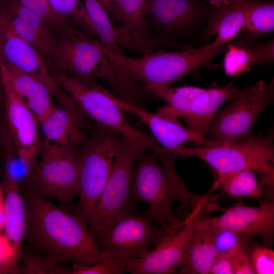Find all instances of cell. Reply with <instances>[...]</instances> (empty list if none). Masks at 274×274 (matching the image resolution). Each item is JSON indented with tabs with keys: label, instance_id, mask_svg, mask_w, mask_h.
<instances>
[{
	"label": "cell",
	"instance_id": "cell-32",
	"mask_svg": "<svg viewBox=\"0 0 274 274\" xmlns=\"http://www.w3.org/2000/svg\"><path fill=\"white\" fill-rule=\"evenodd\" d=\"M50 25L58 33L63 32L72 23L57 14L52 8L48 0H19Z\"/></svg>",
	"mask_w": 274,
	"mask_h": 274
},
{
	"label": "cell",
	"instance_id": "cell-29",
	"mask_svg": "<svg viewBox=\"0 0 274 274\" xmlns=\"http://www.w3.org/2000/svg\"><path fill=\"white\" fill-rule=\"evenodd\" d=\"M244 26L253 38L273 31V1L250 0L246 12Z\"/></svg>",
	"mask_w": 274,
	"mask_h": 274
},
{
	"label": "cell",
	"instance_id": "cell-21",
	"mask_svg": "<svg viewBox=\"0 0 274 274\" xmlns=\"http://www.w3.org/2000/svg\"><path fill=\"white\" fill-rule=\"evenodd\" d=\"M19 185L17 182L4 176V236L11 244L17 260L27 228L26 207Z\"/></svg>",
	"mask_w": 274,
	"mask_h": 274
},
{
	"label": "cell",
	"instance_id": "cell-23",
	"mask_svg": "<svg viewBox=\"0 0 274 274\" xmlns=\"http://www.w3.org/2000/svg\"><path fill=\"white\" fill-rule=\"evenodd\" d=\"M3 62L15 90L40 122L57 107L52 101V95L36 78Z\"/></svg>",
	"mask_w": 274,
	"mask_h": 274
},
{
	"label": "cell",
	"instance_id": "cell-36",
	"mask_svg": "<svg viewBox=\"0 0 274 274\" xmlns=\"http://www.w3.org/2000/svg\"><path fill=\"white\" fill-rule=\"evenodd\" d=\"M254 273H274V250L265 246L255 245L249 251Z\"/></svg>",
	"mask_w": 274,
	"mask_h": 274
},
{
	"label": "cell",
	"instance_id": "cell-37",
	"mask_svg": "<svg viewBox=\"0 0 274 274\" xmlns=\"http://www.w3.org/2000/svg\"><path fill=\"white\" fill-rule=\"evenodd\" d=\"M209 274H234L233 268L227 252H218Z\"/></svg>",
	"mask_w": 274,
	"mask_h": 274
},
{
	"label": "cell",
	"instance_id": "cell-42",
	"mask_svg": "<svg viewBox=\"0 0 274 274\" xmlns=\"http://www.w3.org/2000/svg\"><path fill=\"white\" fill-rule=\"evenodd\" d=\"M2 91V81H1V56H0V96L1 95V92Z\"/></svg>",
	"mask_w": 274,
	"mask_h": 274
},
{
	"label": "cell",
	"instance_id": "cell-30",
	"mask_svg": "<svg viewBox=\"0 0 274 274\" xmlns=\"http://www.w3.org/2000/svg\"><path fill=\"white\" fill-rule=\"evenodd\" d=\"M206 90L194 86L169 87L154 94L167 102L179 118H183L189 113L194 101Z\"/></svg>",
	"mask_w": 274,
	"mask_h": 274
},
{
	"label": "cell",
	"instance_id": "cell-7",
	"mask_svg": "<svg viewBox=\"0 0 274 274\" xmlns=\"http://www.w3.org/2000/svg\"><path fill=\"white\" fill-rule=\"evenodd\" d=\"M91 233L102 252L103 260L138 259L154 249L160 239V229L145 211L117 212Z\"/></svg>",
	"mask_w": 274,
	"mask_h": 274
},
{
	"label": "cell",
	"instance_id": "cell-5",
	"mask_svg": "<svg viewBox=\"0 0 274 274\" xmlns=\"http://www.w3.org/2000/svg\"><path fill=\"white\" fill-rule=\"evenodd\" d=\"M162 150L175 157H194L206 162L217 173L251 169L261 177L263 186L272 188L274 184V143L273 136L252 135L237 142L216 146L188 148L180 146Z\"/></svg>",
	"mask_w": 274,
	"mask_h": 274
},
{
	"label": "cell",
	"instance_id": "cell-25",
	"mask_svg": "<svg viewBox=\"0 0 274 274\" xmlns=\"http://www.w3.org/2000/svg\"><path fill=\"white\" fill-rule=\"evenodd\" d=\"M273 41L253 45L228 44L223 60L225 74L230 76L249 72L252 67L273 61Z\"/></svg>",
	"mask_w": 274,
	"mask_h": 274
},
{
	"label": "cell",
	"instance_id": "cell-9",
	"mask_svg": "<svg viewBox=\"0 0 274 274\" xmlns=\"http://www.w3.org/2000/svg\"><path fill=\"white\" fill-rule=\"evenodd\" d=\"M274 83L261 80L252 87H245L226 107L217 110L207 134L220 144L237 142L252 135L254 124L260 114L273 102Z\"/></svg>",
	"mask_w": 274,
	"mask_h": 274
},
{
	"label": "cell",
	"instance_id": "cell-39",
	"mask_svg": "<svg viewBox=\"0 0 274 274\" xmlns=\"http://www.w3.org/2000/svg\"><path fill=\"white\" fill-rule=\"evenodd\" d=\"M5 221L4 192L0 184V232L4 230Z\"/></svg>",
	"mask_w": 274,
	"mask_h": 274
},
{
	"label": "cell",
	"instance_id": "cell-43",
	"mask_svg": "<svg viewBox=\"0 0 274 274\" xmlns=\"http://www.w3.org/2000/svg\"><path fill=\"white\" fill-rule=\"evenodd\" d=\"M4 133H3V134H2V133L0 132V148L2 146L1 145L2 144V140H3L2 137L4 136Z\"/></svg>",
	"mask_w": 274,
	"mask_h": 274
},
{
	"label": "cell",
	"instance_id": "cell-33",
	"mask_svg": "<svg viewBox=\"0 0 274 274\" xmlns=\"http://www.w3.org/2000/svg\"><path fill=\"white\" fill-rule=\"evenodd\" d=\"M23 255L24 272L26 273H68L69 269L63 268L46 256L31 249Z\"/></svg>",
	"mask_w": 274,
	"mask_h": 274
},
{
	"label": "cell",
	"instance_id": "cell-16",
	"mask_svg": "<svg viewBox=\"0 0 274 274\" xmlns=\"http://www.w3.org/2000/svg\"><path fill=\"white\" fill-rule=\"evenodd\" d=\"M196 228L215 234L228 232L237 238L260 236L269 245L274 235V203L266 202L257 207L235 206L218 217L200 219Z\"/></svg>",
	"mask_w": 274,
	"mask_h": 274
},
{
	"label": "cell",
	"instance_id": "cell-31",
	"mask_svg": "<svg viewBox=\"0 0 274 274\" xmlns=\"http://www.w3.org/2000/svg\"><path fill=\"white\" fill-rule=\"evenodd\" d=\"M59 15L74 23L85 33L97 36L93 24L81 0H48Z\"/></svg>",
	"mask_w": 274,
	"mask_h": 274
},
{
	"label": "cell",
	"instance_id": "cell-40",
	"mask_svg": "<svg viewBox=\"0 0 274 274\" xmlns=\"http://www.w3.org/2000/svg\"><path fill=\"white\" fill-rule=\"evenodd\" d=\"M214 6L219 8L227 4L230 0H208Z\"/></svg>",
	"mask_w": 274,
	"mask_h": 274
},
{
	"label": "cell",
	"instance_id": "cell-41",
	"mask_svg": "<svg viewBox=\"0 0 274 274\" xmlns=\"http://www.w3.org/2000/svg\"><path fill=\"white\" fill-rule=\"evenodd\" d=\"M101 4L103 6L108 15H109L110 13V7L111 4L115 0H98Z\"/></svg>",
	"mask_w": 274,
	"mask_h": 274
},
{
	"label": "cell",
	"instance_id": "cell-19",
	"mask_svg": "<svg viewBox=\"0 0 274 274\" xmlns=\"http://www.w3.org/2000/svg\"><path fill=\"white\" fill-rule=\"evenodd\" d=\"M1 1L15 31L38 51L46 64H50L58 33L19 0Z\"/></svg>",
	"mask_w": 274,
	"mask_h": 274
},
{
	"label": "cell",
	"instance_id": "cell-3",
	"mask_svg": "<svg viewBox=\"0 0 274 274\" xmlns=\"http://www.w3.org/2000/svg\"><path fill=\"white\" fill-rule=\"evenodd\" d=\"M79 82L89 86L101 79L127 98L138 94L135 77L109 58L99 41L88 38L73 26L58 35L51 62Z\"/></svg>",
	"mask_w": 274,
	"mask_h": 274
},
{
	"label": "cell",
	"instance_id": "cell-28",
	"mask_svg": "<svg viewBox=\"0 0 274 274\" xmlns=\"http://www.w3.org/2000/svg\"><path fill=\"white\" fill-rule=\"evenodd\" d=\"M85 8L95 27L98 40L105 49L117 54L124 55L119 43L114 27L109 15L98 0H83Z\"/></svg>",
	"mask_w": 274,
	"mask_h": 274
},
{
	"label": "cell",
	"instance_id": "cell-26",
	"mask_svg": "<svg viewBox=\"0 0 274 274\" xmlns=\"http://www.w3.org/2000/svg\"><path fill=\"white\" fill-rule=\"evenodd\" d=\"M216 234L197 229L192 237L179 273L209 274L218 250Z\"/></svg>",
	"mask_w": 274,
	"mask_h": 274
},
{
	"label": "cell",
	"instance_id": "cell-10",
	"mask_svg": "<svg viewBox=\"0 0 274 274\" xmlns=\"http://www.w3.org/2000/svg\"><path fill=\"white\" fill-rule=\"evenodd\" d=\"M79 150L42 145L27 183L46 197L70 204L78 193Z\"/></svg>",
	"mask_w": 274,
	"mask_h": 274
},
{
	"label": "cell",
	"instance_id": "cell-15",
	"mask_svg": "<svg viewBox=\"0 0 274 274\" xmlns=\"http://www.w3.org/2000/svg\"><path fill=\"white\" fill-rule=\"evenodd\" d=\"M0 56L5 63L41 81L61 107L73 106V99L58 84L38 51L15 31L1 0Z\"/></svg>",
	"mask_w": 274,
	"mask_h": 274
},
{
	"label": "cell",
	"instance_id": "cell-2",
	"mask_svg": "<svg viewBox=\"0 0 274 274\" xmlns=\"http://www.w3.org/2000/svg\"><path fill=\"white\" fill-rule=\"evenodd\" d=\"M142 153L134 165L130 192L132 199L148 206L147 216L161 226V239L179 228L191 210L206 197L193 193L185 186L175 167V158L162 150Z\"/></svg>",
	"mask_w": 274,
	"mask_h": 274
},
{
	"label": "cell",
	"instance_id": "cell-17",
	"mask_svg": "<svg viewBox=\"0 0 274 274\" xmlns=\"http://www.w3.org/2000/svg\"><path fill=\"white\" fill-rule=\"evenodd\" d=\"M146 5L147 0H115L109 14L111 21H117L114 29L120 45L143 54L161 45L148 36Z\"/></svg>",
	"mask_w": 274,
	"mask_h": 274
},
{
	"label": "cell",
	"instance_id": "cell-35",
	"mask_svg": "<svg viewBox=\"0 0 274 274\" xmlns=\"http://www.w3.org/2000/svg\"><path fill=\"white\" fill-rule=\"evenodd\" d=\"M247 238H238L227 251L233 268L234 274H254L248 250Z\"/></svg>",
	"mask_w": 274,
	"mask_h": 274
},
{
	"label": "cell",
	"instance_id": "cell-24",
	"mask_svg": "<svg viewBox=\"0 0 274 274\" xmlns=\"http://www.w3.org/2000/svg\"><path fill=\"white\" fill-rule=\"evenodd\" d=\"M250 0H230L216 9L208 21L205 35L211 37L217 35L210 44L213 46L230 42L244 26L245 14Z\"/></svg>",
	"mask_w": 274,
	"mask_h": 274
},
{
	"label": "cell",
	"instance_id": "cell-6",
	"mask_svg": "<svg viewBox=\"0 0 274 274\" xmlns=\"http://www.w3.org/2000/svg\"><path fill=\"white\" fill-rule=\"evenodd\" d=\"M47 67L58 84L86 117L120 133L144 151H155L160 147L154 138L138 131L127 122L114 100V95L100 85L87 86L52 64H48Z\"/></svg>",
	"mask_w": 274,
	"mask_h": 274
},
{
	"label": "cell",
	"instance_id": "cell-38",
	"mask_svg": "<svg viewBox=\"0 0 274 274\" xmlns=\"http://www.w3.org/2000/svg\"><path fill=\"white\" fill-rule=\"evenodd\" d=\"M17 261L9 242L4 235H0V269L15 266Z\"/></svg>",
	"mask_w": 274,
	"mask_h": 274
},
{
	"label": "cell",
	"instance_id": "cell-20",
	"mask_svg": "<svg viewBox=\"0 0 274 274\" xmlns=\"http://www.w3.org/2000/svg\"><path fill=\"white\" fill-rule=\"evenodd\" d=\"M114 100L121 110L132 113L144 122L151 131L154 138L163 146V148L173 149L187 141L196 142L202 147L221 144L185 128L178 121L164 118L157 114L148 111L133 102L115 95Z\"/></svg>",
	"mask_w": 274,
	"mask_h": 274
},
{
	"label": "cell",
	"instance_id": "cell-11",
	"mask_svg": "<svg viewBox=\"0 0 274 274\" xmlns=\"http://www.w3.org/2000/svg\"><path fill=\"white\" fill-rule=\"evenodd\" d=\"M216 9L199 0H147L148 36L161 45L173 46L169 38L192 29L199 22L209 21Z\"/></svg>",
	"mask_w": 274,
	"mask_h": 274
},
{
	"label": "cell",
	"instance_id": "cell-18",
	"mask_svg": "<svg viewBox=\"0 0 274 274\" xmlns=\"http://www.w3.org/2000/svg\"><path fill=\"white\" fill-rule=\"evenodd\" d=\"M87 118L80 112L56 107L39 122L42 144L79 149L94 128Z\"/></svg>",
	"mask_w": 274,
	"mask_h": 274
},
{
	"label": "cell",
	"instance_id": "cell-13",
	"mask_svg": "<svg viewBox=\"0 0 274 274\" xmlns=\"http://www.w3.org/2000/svg\"><path fill=\"white\" fill-rule=\"evenodd\" d=\"M1 70L8 128L28 181L42 149L39 123L14 87L1 58Z\"/></svg>",
	"mask_w": 274,
	"mask_h": 274
},
{
	"label": "cell",
	"instance_id": "cell-22",
	"mask_svg": "<svg viewBox=\"0 0 274 274\" xmlns=\"http://www.w3.org/2000/svg\"><path fill=\"white\" fill-rule=\"evenodd\" d=\"M240 90L233 82L222 88L207 89L194 101L189 113L183 118L187 128L206 136L211 120L218 109L236 96Z\"/></svg>",
	"mask_w": 274,
	"mask_h": 274
},
{
	"label": "cell",
	"instance_id": "cell-8",
	"mask_svg": "<svg viewBox=\"0 0 274 274\" xmlns=\"http://www.w3.org/2000/svg\"><path fill=\"white\" fill-rule=\"evenodd\" d=\"M122 136L98 124L79 150V197L76 214L86 222L110 175Z\"/></svg>",
	"mask_w": 274,
	"mask_h": 274
},
{
	"label": "cell",
	"instance_id": "cell-4",
	"mask_svg": "<svg viewBox=\"0 0 274 274\" xmlns=\"http://www.w3.org/2000/svg\"><path fill=\"white\" fill-rule=\"evenodd\" d=\"M228 45L210 44L198 48L179 51H149L140 58L117 55L103 50L116 66L130 73L148 91L155 94L167 88L185 75L198 70L217 55L226 51Z\"/></svg>",
	"mask_w": 274,
	"mask_h": 274
},
{
	"label": "cell",
	"instance_id": "cell-27",
	"mask_svg": "<svg viewBox=\"0 0 274 274\" xmlns=\"http://www.w3.org/2000/svg\"><path fill=\"white\" fill-rule=\"evenodd\" d=\"M215 185L220 186L232 196H246L256 199L260 204L266 203L263 185L251 169H243L229 173H217Z\"/></svg>",
	"mask_w": 274,
	"mask_h": 274
},
{
	"label": "cell",
	"instance_id": "cell-1",
	"mask_svg": "<svg viewBox=\"0 0 274 274\" xmlns=\"http://www.w3.org/2000/svg\"><path fill=\"white\" fill-rule=\"evenodd\" d=\"M22 196L27 215L24 239L31 250L59 264L91 265L103 260L85 220L52 203L29 184Z\"/></svg>",
	"mask_w": 274,
	"mask_h": 274
},
{
	"label": "cell",
	"instance_id": "cell-14",
	"mask_svg": "<svg viewBox=\"0 0 274 274\" xmlns=\"http://www.w3.org/2000/svg\"><path fill=\"white\" fill-rule=\"evenodd\" d=\"M210 197L193 209L178 229L163 237L151 251L130 261L125 272L132 274H173L183 262L197 224Z\"/></svg>",
	"mask_w": 274,
	"mask_h": 274
},
{
	"label": "cell",
	"instance_id": "cell-34",
	"mask_svg": "<svg viewBox=\"0 0 274 274\" xmlns=\"http://www.w3.org/2000/svg\"><path fill=\"white\" fill-rule=\"evenodd\" d=\"M130 262L126 259H113L104 260L91 265H84L73 263V267L70 269L71 274H121L125 272L128 263Z\"/></svg>",
	"mask_w": 274,
	"mask_h": 274
},
{
	"label": "cell",
	"instance_id": "cell-12",
	"mask_svg": "<svg viewBox=\"0 0 274 274\" xmlns=\"http://www.w3.org/2000/svg\"><path fill=\"white\" fill-rule=\"evenodd\" d=\"M144 151L122 137L104 191L87 221L90 232L112 215L132 211L136 201L131 195L132 174L138 157Z\"/></svg>",
	"mask_w": 274,
	"mask_h": 274
}]
</instances>
